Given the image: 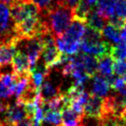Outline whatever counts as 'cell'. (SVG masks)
Segmentation results:
<instances>
[{"mask_svg":"<svg viewBox=\"0 0 126 126\" xmlns=\"http://www.w3.org/2000/svg\"><path fill=\"white\" fill-rule=\"evenodd\" d=\"M19 37L15 36L8 40L0 41V69L8 67L12 62L15 56L17 48V42Z\"/></svg>","mask_w":126,"mask_h":126,"instance_id":"8992f818","label":"cell"},{"mask_svg":"<svg viewBox=\"0 0 126 126\" xmlns=\"http://www.w3.org/2000/svg\"><path fill=\"white\" fill-rule=\"evenodd\" d=\"M78 57L83 65V70L92 78L97 72V62H98L97 58H95L94 56L84 54V53H82V54L78 53Z\"/></svg>","mask_w":126,"mask_h":126,"instance_id":"9a60e30c","label":"cell"},{"mask_svg":"<svg viewBox=\"0 0 126 126\" xmlns=\"http://www.w3.org/2000/svg\"><path fill=\"white\" fill-rule=\"evenodd\" d=\"M12 94H13V92L0 82V100H6L9 98Z\"/></svg>","mask_w":126,"mask_h":126,"instance_id":"7402d4cb","label":"cell"},{"mask_svg":"<svg viewBox=\"0 0 126 126\" xmlns=\"http://www.w3.org/2000/svg\"><path fill=\"white\" fill-rule=\"evenodd\" d=\"M84 115H80L70 106L65 107L61 110V125L62 126H80Z\"/></svg>","mask_w":126,"mask_h":126,"instance_id":"4fadbf2b","label":"cell"},{"mask_svg":"<svg viewBox=\"0 0 126 126\" xmlns=\"http://www.w3.org/2000/svg\"><path fill=\"white\" fill-rule=\"evenodd\" d=\"M14 126H32V121L30 117H26L25 119H23L22 121H20V122L16 123Z\"/></svg>","mask_w":126,"mask_h":126,"instance_id":"d4e9b609","label":"cell"},{"mask_svg":"<svg viewBox=\"0 0 126 126\" xmlns=\"http://www.w3.org/2000/svg\"><path fill=\"white\" fill-rule=\"evenodd\" d=\"M9 9L14 26L28 18L41 15V9L33 0H13Z\"/></svg>","mask_w":126,"mask_h":126,"instance_id":"3957f363","label":"cell"},{"mask_svg":"<svg viewBox=\"0 0 126 126\" xmlns=\"http://www.w3.org/2000/svg\"><path fill=\"white\" fill-rule=\"evenodd\" d=\"M41 9V13L47 12V10L54 8L58 5V0H33Z\"/></svg>","mask_w":126,"mask_h":126,"instance_id":"ffe728a7","label":"cell"},{"mask_svg":"<svg viewBox=\"0 0 126 126\" xmlns=\"http://www.w3.org/2000/svg\"><path fill=\"white\" fill-rule=\"evenodd\" d=\"M88 4L92 6L93 8H96V6H97V1L98 0H85Z\"/></svg>","mask_w":126,"mask_h":126,"instance_id":"484cf974","label":"cell"},{"mask_svg":"<svg viewBox=\"0 0 126 126\" xmlns=\"http://www.w3.org/2000/svg\"><path fill=\"white\" fill-rule=\"evenodd\" d=\"M126 71V60H118L113 65V72L118 76H122Z\"/></svg>","mask_w":126,"mask_h":126,"instance_id":"44dd1931","label":"cell"},{"mask_svg":"<svg viewBox=\"0 0 126 126\" xmlns=\"http://www.w3.org/2000/svg\"><path fill=\"white\" fill-rule=\"evenodd\" d=\"M42 123L49 126L60 125L61 124V112L57 111V110H46Z\"/></svg>","mask_w":126,"mask_h":126,"instance_id":"ac0fdd59","label":"cell"},{"mask_svg":"<svg viewBox=\"0 0 126 126\" xmlns=\"http://www.w3.org/2000/svg\"><path fill=\"white\" fill-rule=\"evenodd\" d=\"M48 30L56 37L62 35L74 18L73 8L62 5H56L54 8L41 13Z\"/></svg>","mask_w":126,"mask_h":126,"instance_id":"6da1fadb","label":"cell"},{"mask_svg":"<svg viewBox=\"0 0 126 126\" xmlns=\"http://www.w3.org/2000/svg\"><path fill=\"white\" fill-rule=\"evenodd\" d=\"M92 87H91V94L98 95L101 97H105L108 95L110 87V84L106 77H104L99 73L95 74L92 77Z\"/></svg>","mask_w":126,"mask_h":126,"instance_id":"30bf717a","label":"cell"},{"mask_svg":"<svg viewBox=\"0 0 126 126\" xmlns=\"http://www.w3.org/2000/svg\"><path fill=\"white\" fill-rule=\"evenodd\" d=\"M15 28L10 15V9L7 4L0 2V41L15 37Z\"/></svg>","mask_w":126,"mask_h":126,"instance_id":"5b68a950","label":"cell"},{"mask_svg":"<svg viewBox=\"0 0 126 126\" xmlns=\"http://www.w3.org/2000/svg\"><path fill=\"white\" fill-rule=\"evenodd\" d=\"M119 93L122 94V95H123V96H124V97L126 98V83L124 84V86L122 87V89L119 91Z\"/></svg>","mask_w":126,"mask_h":126,"instance_id":"4316f807","label":"cell"},{"mask_svg":"<svg viewBox=\"0 0 126 126\" xmlns=\"http://www.w3.org/2000/svg\"><path fill=\"white\" fill-rule=\"evenodd\" d=\"M122 78H123V80L126 82V71H125V72L123 73V75H122Z\"/></svg>","mask_w":126,"mask_h":126,"instance_id":"f1b7e54d","label":"cell"},{"mask_svg":"<svg viewBox=\"0 0 126 126\" xmlns=\"http://www.w3.org/2000/svg\"><path fill=\"white\" fill-rule=\"evenodd\" d=\"M107 21L108 20L99 13V11L96 9V8H94L89 13V15L87 16L86 20H85V24L89 28L93 29L94 31L101 32L102 29L106 25Z\"/></svg>","mask_w":126,"mask_h":126,"instance_id":"5bb4252c","label":"cell"},{"mask_svg":"<svg viewBox=\"0 0 126 126\" xmlns=\"http://www.w3.org/2000/svg\"><path fill=\"white\" fill-rule=\"evenodd\" d=\"M97 73L106 78L110 77L113 73V65L114 59L110 55H105L97 58Z\"/></svg>","mask_w":126,"mask_h":126,"instance_id":"2e32d148","label":"cell"},{"mask_svg":"<svg viewBox=\"0 0 126 126\" xmlns=\"http://www.w3.org/2000/svg\"><path fill=\"white\" fill-rule=\"evenodd\" d=\"M43 48H42V59L43 64L47 69H55L66 61L70 56L62 55L57 47L56 38L51 32L46 33L41 36Z\"/></svg>","mask_w":126,"mask_h":126,"instance_id":"7a4b0ae2","label":"cell"},{"mask_svg":"<svg viewBox=\"0 0 126 126\" xmlns=\"http://www.w3.org/2000/svg\"><path fill=\"white\" fill-rule=\"evenodd\" d=\"M13 0H0V2H2V3H4V4H7V5H9L11 3Z\"/></svg>","mask_w":126,"mask_h":126,"instance_id":"83f0119b","label":"cell"},{"mask_svg":"<svg viewBox=\"0 0 126 126\" xmlns=\"http://www.w3.org/2000/svg\"><path fill=\"white\" fill-rule=\"evenodd\" d=\"M104 122H105V125L104 126H126L125 122L116 120V119H109V120H106Z\"/></svg>","mask_w":126,"mask_h":126,"instance_id":"cb8c5ba5","label":"cell"},{"mask_svg":"<svg viewBox=\"0 0 126 126\" xmlns=\"http://www.w3.org/2000/svg\"><path fill=\"white\" fill-rule=\"evenodd\" d=\"M12 69L17 75L31 73V65L29 59L25 53L17 50L14 58L12 59Z\"/></svg>","mask_w":126,"mask_h":126,"instance_id":"9c48e42d","label":"cell"},{"mask_svg":"<svg viewBox=\"0 0 126 126\" xmlns=\"http://www.w3.org/2000/svg\"><path fill=\"white\" fill-rule=\"evenodd\" d=\"M26 117H28L26 104L17 100L14 104L8 103L7 110L2 116V120L0 121L4 122L9 126H14L16 123L20 122Z\"/></svg>","mask_w":126,"mask_h":126,"instance_id":"277c9868","label":"cell"},{"mask_svg":"<svg viewBox=\"0 0 126 126\" xmlns=\"http://www.w3.org/2000/svg\"><path fill=\"white\" fill-rule=\"evenodd\" d=\"M39 93L42 99H43V102H47L48 100L58 96L59 94L62 93V91L60 90L59 85L53 83L50 77L47 76L40 87Z\"/></svg>","mask_w":126,"mask_h":126,"instance_id":"8fae6325","label":"cell"},{"mask_svg":"<svg viewBox=\"0 0 126 126\" xmlns=\"http://www.w3.org/2000/svg\"><path fill=\"white\" fill-rule=\"evenodd\" d=\"M56 45L59 52L64 56H73L80 50L81 43H74L65 39L63 36L56 37Z\"/></svg>","mask_w":126,"mask_h":126,"instance_id":"7c38bea8","label":"cell"},{"mask_svg":"<svg viewBox=\"0 0 126 126\" xmlns=\"http://www.w3.org/2000/svg\"><path fill=\"white\" fill-rule=\"evenodd\" d=\"M79 2H80V0H58V4L66 6L71 8H73V9L76 8Z\"/></svg>","mask_w":126,"mask_h":126,"instance_id":"603a6c76","label":"cell"},{"mask_svg":"<svg viewBox=\"0 0 126 126\" xmlns=\"http://www.w3.org/2000/svg\"><path fill=\"white\" fill-rule=\"evenodd\" d=\"M110 56L114 59V61L118 60H125L126 59V41H121L119 44L113 45L110 50Z\"/></svg>","mask_w":126,"mask_h":126,"instance_id":"d6986e66","label":"cell"},{"mask_svg":"<svg viewBox=\"0 0 126 126\" xmlns=\"http://www.w3.org/2000/svg\"><path fill=\"white\" fill-rule=\"evenodd\" d=\"M85 28L86 26H85L84 21L73 18L70 26L61 36L71 42L81 43L83 34H84V32H85Z\"/></svg>","mask_w":126,"mask_h":126,"instance_id":"52a82bcc","label":"cell"},{"mask_svg":"<svg viewBox=\"0 0 126 126\" xmlns=\"http://www.w3.org/2000/svg\"><path fill=\"white\" fill-rule=\"evenodd\" d=\"M103 98L104 97L90 93L83 108L84 115L94 118H101L103 110Z\"/></svg>","mask_w":126,"mask_h":126,"instance_id":"ba28073f","label":"cell"},{"mask_svg":"<svg viewBox=\"0 0 126 126\" xmlns=\"http://www.w3.org/2000/svg\"><path fill=\"white\" fill-rule=\"evenodd\" d=\"M103 38L109 40L110 43L113 44H119L122 39H121V29L116 27L110 22H107L106 25L101 31Z\"/></svg>","mask_w":126,"mask_h":126,"instance_id":"e0dca14e","label":"cell"}]
</instances>
